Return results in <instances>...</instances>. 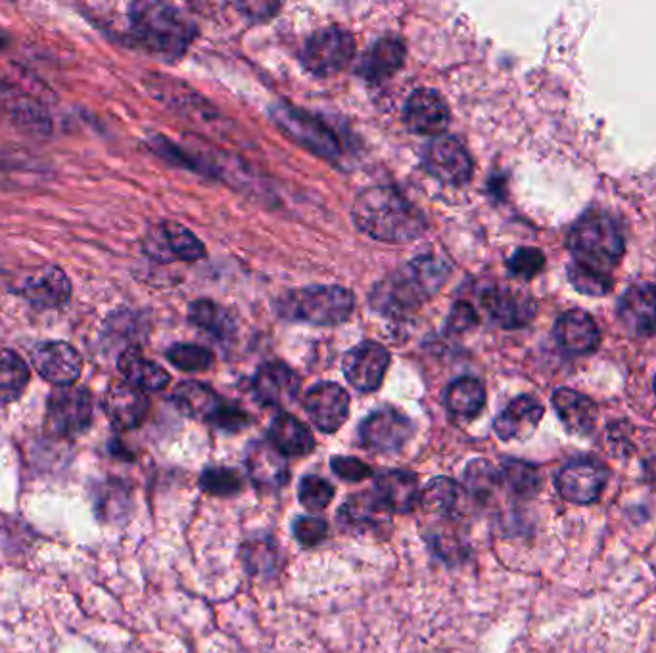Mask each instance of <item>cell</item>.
Listing matches in <instances>:
<instances>
[{
  "label": "cell",
  "mask_w": 656,
  "mask_h": 653,
  "mask_svg": "<svg viewBox=\"0 0 656 653\" xmlns=\"http://www.w3.org/2000/svg\"><path fill=\"white\" fill-rule=\"evenodd\" d=\"M105 28L129 47L163 60L181 58L196 36L189 16L166 2H131L121 23L106 21Z\"/></svg>",
  "instance_id": "6da1fadb"
},
{
  "label": "cell",
  "mask_w": 656,
  "mask_h": 653,
  "mask_svg": "<svg viewBox=\"0 0 656 653\" xmlns=\"http://www.w3.org/2000/svg\"><path fill=\"white\" fill-rule=\"evenodd\" d=\"M351 217L357 229L377 242H411L426 230L423 211L390 187L364 190L354 202Z\"/></svg>",
  "instance_id": "7a4b0ae2"
},
{
  "label": "cell",
  "mask_w": 656,
  "mask_h": 653,
  "mask_svg": "<svg viewBox=\"0 0 656 653\" xmlns=\"http://www.w3.org/2000/svg\"><path fill=\"white\" fill-rule=\"evenodd\" d=\"M449 277V264L438 255H420L378 282L370 295L372 309L385 317L401 319L440 292Z\"/></svg>",
  "instance_id": "3957f363"
},
{
  "label": "cell",
  "mask_w": 656,
  "mask_h": 653,
  "mask_svg": "<svg viewBox=\"0 0 656 653\" xmlns=\"http://www.w3.org/2000/svg\"><path fill=\"white\" fill-rule=\"evenodd\" d=\"M566 243L576 263L603 272L620 263L626 253V240L615 219L599 211H587L586 215L579 217L568 232Z\"/></svg>",
  "instance_id": "277c9868"
},
{
  "label": "cell",
  "mask_w": 656,
  "mask_h": 653,
  "mask_svg": "<svg viewBox=\"0 0 656 653\" xmlns=\"http://www.w3.org/2000/svg\"><path fill=\"white\" fill-rule=\"evenodd\" d=\"M354 305V295L342 285H314L280 298L277 311L282 319L308 322L315 326H336L349 319Z\"/></svg>",
  "instance_id": "5b68a950"
},
{
  "label": "cell",
  "mask_w": 656,
  "mask_h": 653,
  "mask_svg": "<svg viewBox=\"0 0 656 653\" xmlns=\"http://www.w3.org/2000/svg\"><path fill=\"white\" fill-rule=\"evenodd\" d=\"M271 119L280 131L288 134L294 142H298L309 152L321 155L325 160H336L342 148L336 140L332 131L322 125L319 119H315L311 113L304 112L300 108H294L290 104H275L271 108Z\"/></svg>",
  "instance_id": "8992f818"
},
{
  "label": "cell",
  "mask_w": 656,
  "mask_h": 653,
  "mask_svg": "<svg viewBox=\"0 0 656 653\" xmlns=\"http://www.w3.org/2000/svg\"><path fill=\"white\" fill-rule=\"evenodd\" d=\"M92 424V396L79 385L57 388L47 403V430L62 439L83 435Z\"/></svg>",
  "instance_id": "52a82bcc"
},
{
  "label": "cell",
  "mask_w": 656,
  "mask_h": 653,
  "mask_svg": "<svg viewBox=\"0 0 656 653\" xmlns=\"http://www.w3.org/2000/svg\"><path fill=\"white\" fill-rule=\"evenodd\" d=\"M356 54V41L348 29L327 28L309 37L301 62L309 73L317 77L335 76L342 71Z\"/></svg>",
  "instance_id": "ba28073f"
},
{
  "label": "cell",
  "mask_w": 656,
  "mask_h": 653,
  "mask_svg": "<svg viewBox=\"0 0 656 653\" xmlns=\"http://www.w3.org/2000/svg\"><path fill=\"white\" fill-rule=\"evenodd\" d=\"M145 251L148 258L160 263H171V261L195 263L206 255L203 243L187 227L173 221H163L148 230Z\"/></svg>",
  "instance_id": "9c48e42d"
},
{
  "label": "cell",
  "mask_w": 656,
  "mask_h": 653,
  "mask_svg": "<svg viewBox=\"0 0 656 653\" xmlns=\"http://www.w3.org/2000/svg\"><path fill=\"white\" fill-rule=\"evenodd\" d=\"M413 435L415 425L411 420L396 409L372 412L359 428L361 445L377 454L401 451Z\"/></svg>",
  "instance_id": "30bf717a"
},
{
  "label": "cell",
  "mask_w": 656,
  "mask_h": 653,
  "mask_svg": "<svg viewBox=\"0 0 656 653\" xmlns=\"http://www.w3.org/2000/svg\"><path fill=\"white\" fill-rule=\"evenodd\" d=\"M423 160L430 174L449 187H463L473 179L470 153L454 137H434L426 144Z\"/></svg>",
  "instance_id": "8fae6325"
},
{
  "label": "cell",
  "mask_w": 656,
  "mask_h": 653,
  "mask_svg": "<svg viewBox=\"0 0 656 653\" xmlns=\"http://www.w3.org/2000/svg\"><path fill=\"white\" fill-rule=\"evenodd\" d=\"M0 115L29 137L44 139L52 131L49 110L37 98L29 97L2 79H0Z\"/></svg>",
  "instance_id": "7c38bea8"
},
{
  "label": "cell",
  "mask_w": 656,
  "mask_h": 653,
  "mask_svg": "<svg viewBox=\"0 0 656 653\" xmlns=\"http://www.w3.org/2000/svg\"><path fill=\"white\" fill-rule=\"evenodd\" d=\"M607 485V470L592 459H576L560 468L555 486L574 504H594Z\"/></svg>",
  "instance_id": "4fadbf2b"
},
{
  "label": "cell",
  "mask_w": 656,
  "mask_h": 653,
  "mask_svg": "<svg viewBox=\"0 0 656 653\" xmlns=\"http://www.w3.org/2000/svg\"><path fill=\"white\" fill-rule=\"evenodd\" d=\"M37 372L58 388L76 385L83 374V359L78 349L66 341H44L31 351Z\"/></svg>",
  "instance_id": "5bb4252c"
},
{
  "label": "cell",
  "mask_w": 656,
  "mask_h": 653,
  "mask_svg": "<svg viewBox=\"0 0 656 653\" xmlns=\"http://www.w3.org/2000/svg\"><path fill=\"white\" fill-rule=\"evenodd\" d=\"M390 366V353L375 341H365L344 356V374L357 391L370 393L385 382Z\"/></svg>",
  "instance_id": "9a60e30c"
},
{
  "label": "cell",
  "mask_w": 656,
  "mask_h": 653,
  "mask_svg": "<svg viewBox=\"0 0 656 653\" xmlns=\"http://www.w3.org/2000/svg\"><path fill=\"white\" fill-rule=\"evenodd\" d=\"M309 420L322 433H336L348 420L349 395L338 383H319L304 399Z\"/></svg>",
  "instance_id": "2e32d148"
},
{
  "label": "cell",
  "mask_w": 656,
  "mask_h": 653,
  "mask_svg": "<svg viewBox=\"0 0 656 653\" xmlns=\"http://www.w3.org/2000/svg\"><path fill=\"white\" fill-rule=\"evenodd\" d=\"M484 309L503 328H523L536 317L538 305L528 293L507 285L489 288L483 295Z\"/></svg>",
  "instance_id": "e0dca14e"
},
{
  "label": "cell",
  "mask_w": 656,
  "mask_h": 653,
  "mask_svg": "<svg viewBox=\"0 0 656 653\" xmlns=\"http://www.w3.org/2000/svg\"><path fill=\"white\" fill-rule=\"evenodd\" d=\"M254 395L266 406L285 409L300 395V378L282 362H267L254 378Z\"/></svg>",
  "instance_id": "ac0fdd59"
},
{
  "label": "cell",
  "mask_w": 656,
  "mask_h": 653,
  "mask_svg": "<svg viewBox=\"0 0 656 653\" xmlns=\"http://www.w3.org/2000/svg\"><path fill=\"white\" fill-rule=\"evenodd\" d=\"M404 119L409 131L426 137H440L449 125V108L440 92L419 89L407 100Z\"/></svg>",
  "instance_id": "d6986e66"
},
{
  "label": "cell",
  "mask_w": 656,
  "mask_h": 653,
  "mask_svg": "<svg viewBox=\"0 0 656 653\" xmlns=\"http://www.w3.org/2000/svg\"><path fill=\"white\" fill-rule=\"evenodd\" d=\"M18 293L39 309H60L70 303L71 282L60 267L44 264L26 279Z\"/></svg>",
  "instance_id": "ffe728a7"
},
{
  "label": "cell",
  "mask_w": 656,
  "mask_h": 653,
  "mask_svg": "<svg viewBox=\"0 0 656 653\" xmlns=\"http://www.w3.org/2000/svg\"><path fill=\"white\" fill-rule=\"evenodd\" d=\"M105 411L116 430H135L147 420L150 401L142 391L127 382L112 383L106 391Z\"/></svg>",
  "instance_id": "44dd1931"
},
{
  "label": "cell",
  "mask_w": 656,
  "mask_h": 653,
  "mask_svg": "<svg viewBox=\"0 0 656 653\" xmlns=\"http://www.w3.org/2000/svg\"><path fill=\"white\" fill-rule=\"evenodd\" d=\"M372 493L390 514H409L420 502L419 478L407 470H386L378 473Z\"/></svg>",
  "instance_id": "7402d4cb"
},
{
  "label": "cell",
  "mask_w": 656,
  "mask_h": 653,
  "mask_svg": "<svg viewBox=\"0 0 656 653\" xmlns=\"http://www.w3.org/2000/svg\"><path fill=\"white\" fill-rule=\"evenodd\" d=\"M618 314L632 334L656 335V285H632L618 303Z\"/></svg>",
  "instance_id": "603a6c76"
},
{
  "label": "cell",
  "mask_w": 656,
  "mask_h": 653,
  "mask_svg": "<svg viewBox=\"0 0 656 653\" xmlns=\"http://www.w3.org/2000/svg\"><path fill=\"white\" fill-rule=\"evenodd\" d=\"M555 338L573 355H587L599 348L600 332L595 320L579 309L566 311L555 322Z\"/></svg>",
  "instance_id": "cb8c5ba5"
},
{
  "label": "cell",
  "mask_w": 656,
  "mask_h": 653,
  "mask_svg": "<svg viewBox=\"0 0 656 653\" xmlns=\"http://www.w3.org/2000/svg\"><path fill=\"white\" fill-rule=\"evenodd\" d=\"M544 418V406L536 396H517L505 411L496 418L494 431L501 441L528 439Z\"/></svg>",
  "instance_id": "d4e9b609"
},
{
  "label": "cell",
  "mask_w": 656,
  "mask_h": 653,
  "mask_svg": "<svg viewBox=\"0 0 656 653\" xmlns=\"http://www.w3.org/2000/svg\"><path fill=\"white\" fill-rule=\"evenodd\" d=\"M388 510H386L375 493H361L349 496V501L340 508L338 522L344 529L354 533H377L388 528Z\"/></svg>",
  "instance_id": "484cf974"
},
{
  "label": "cell",
  "mask_w": 656,
  "mask_h": 653,
  "mask_svg": "<svg viewBox=\"0 0 656 653\" xmlns=\"http://www.w3.org/2000/svg\"><path fill=\"white\" fill-rule=\"evenodd\" d=\"M553 406L559 414L560 422L573 435H589L594 433L599 411L597 404L589 396L582 395L574 390H557L553 393Z\"/></svg>",
  "instance_id": "4316f807"
},
{
  "label": "cell",
  "mask_w": 656,
  "mask_h": 653,
  "mask_svg": "<svg viewBox=\"0 0 656 653\" xmlns=\"http://www.w3.org/2000/svg\"><path fill=\"white\" fill-rule=\"evenodd\" d=\"M404 60H406L404 42L394 37H385L375 42L369 52L361 58V62L357 66V73L370 83H380L401 70Z\"/></svg>",
  "instance_id": "83f0119b"
},
{
  "label": "cell",
  "mask_w": 656,
  "mask_h": 653,
  "mask_svg": "<svg viewBox=\"0 0 656 653\" xmlns=\"http://www.w3.org/2000/svg\"><path fill=\"white\" fill-rule=\"evenodd\" d=\"M118 366L126 382L142 393L166 390L171 382L168 370L147 359L137 348L126 349L119 356Z\"/></svg>",
  "instance_id": "f1b7e54d"
},
{
  "label": "cell",
  "mask_w": 656,
  "mask_h": 653,
  "mask_svg": "<svg viewBox=\"0 0 656 653\" xmlns=\"http://www.w3.org/2000/svg\"><path fill=\"white\" fill-rule=\"evenodd\" d=\"M246 464H248L251 480L259 486L279 489L287 485L290 478L285 456L275 446L267 445L264 441H258L248 449Z\"/></svg>",
  "instance_id": "f546056e"
},
{
  "label": "cell",
  "mask_w": 656,
  "mask_h": 653,
  "mask_svg": "<svg viewBox=\"0 0 656 653\" xmlns=\"http://www.w3.org/2000/svg\"><path fill=\"white\" fill-rule=\"evenodd\" d=\"M269 441L282 456H306L315 449L314 433L292 414H280L272 420Z\"/></svg>",
  "instance_id": "4dcf8cb0"
},
{
  "label": "cell",
  "mask_w": 656,
  "mask_h": 653,
  "mask_svg": "<svg viewBox=\"0 0 656 653\" xmlns=\"http://www.w3.org/2000/svg\"><path fill=\"white\" fill-rule=\"evenodd\" d=\"M173 401L187 416L213 424L225 403L216 391L200 382H182L173 393Z\"/></svg>",
  "instance_id": "1f68e13d"
},
{
  "label": "cell",
  "mask_w": 656,
  "mask_h": 653,
  "mask_svg": "<svg viewBox=\"0 0 656 653\" xmlns=\"http://www.w3.org/2000/svg\"><path fill=\"white\" fill-rule=\"evenodd\" d=\"M486 404V390L483 382L476 378H459L455 380L446 393L447 411L451 416L461 418V420H473L483 412Z\"/></svg>",
  "instance_id": "d6a6232c"
},
{
  "label": "cell",
  "mask_w": 656,
  "mask_h": 653,
  "mask_svg": "<svg viewBox=\"0 0 656 653\" xmlns=\"http://www.w3.org/2000/svg\"><path fill=\"white\" fill-rule=\"evenodd\" d=\"M29 383L28 362L10 349H0V403L18 401Z\"/></svg>",
  "instance_id": "836d02e7"
},
{
  "label": "cell",
  "mask_w": 656,
  "mask_h": 653,
  "mask_svg": "<svg viewBox=\"0 0 656 653\" xmlns=\"http://www.w3.org/2000/svg\"><path fill=\"white\" fill-rule=\"evenodd\" d=\"M42 169V163L26 152L0 150V184L29 187L31 182L41 179Z\"/></svg>",
  "instance_id": "e575fe53"
},
{
  "label": "cell",
  "mask_w": 656,
  "mask_h": 653,
  "mask_svg": "<svg viewBox=\"0 0 656 653\" xmlns=\"http://www.w3.org/2000/svg\"><path fill=\"white\" fill-rule=\"evenodd\" d=\"M189 319L196 328H200L203 332H210L219 340L231 335L235 330L231 314L227 313L223 307H219L208 299H200L190 305Z\"/></svg>",
  "instance_id": "d590c367"
},
{
  "label": "cell",
  "mask_w": 656,
  "mask_h": 653,
  "mask_svg": "<svg viewBox=\"0 0 656 653\" xmlns=\"http://www.w3.org/2000/svg\"><path fill=\"white\" fill-rule=\"evenodd\" d=\"M461 489L449 478H436L425 486L420 493V504L430 514H454L455 508L459 506Z\"/></svg>",
  "instance_id": "8d00e7d4"
},
{
  "label": "cell",
  "mask_w": 656,
  "mask_h": 653,
  "mask_svg": "<svg viewBox=\"0 0 656 653\" xmlns=\"http://www.w3.org/2000/svg\"><path fill=\"white\" fill-rule=\"evenodd\" d=\"M501 478L505 485L523 499L536 496L541 489V478H539L538 470L523 460H505L501 464Z\"/></svg>",
  "instance_id": "74e56055"
},
{
  "label": "cell",
  "mask_w": 656,
  "mask_h": 653,
  "mask_svg": "<svg viewBox=\"0 0 656 653\" xmlns=\"http://www.w3.org/2000/svg\"><path fill=\"white\" fill-rule=\"evenodd\" d=\"M568 280L579 293L595 295V298L607 295L615 285V280L608 277V272L597 271L594 267L576 263V261L568 264Z\"/></svg>",
  "instance_id": "f35d334b"
},
{
  "label": "cell",
  "mask_w": 656,
  "mask_h": 653,
  "mask_svg": "<svg viewBox=\"0 0 656 653\" xmlns=\"http://www.w3.org/2000/svg\"><path fill=\"white\" fill-rule=\"evenodd\" d=\"M499 485V473L488 460H473L465 470V486L476 499H488Z\"/></svg>",
  "instance_id": "ab89813d"
},
{
  "label": "cell",
  "mask_w": 656,
  "mask_h": 653,
  "mask_svg": "<svg viewBox=\"0 0 656 653\" xmlns=\"http://www.w3.org/2000/svg\"><path fill=\"white\" fill-rule=\"evenodd\" d=\"M200 489L213 496H235L242 491V478L231 468H208L200 475Z\"/></svg>",
  "instance_id": "60d3db41"
},
{
  "label": "cell",
  "mask_w": 656,
  "mask_h": 653,
  "mask_svg": "<svg viewBox=\"0 0 656 653\" xmlns=\"http://www.w3.org/2000/svg\"><path fill=\"white\" fill-rule=\"evenodd\" d=\"M168 361L185 372H202L213 364L210 349L192 345V343H177L169 348Z\"/></svg>",
  "instance_id": "b9f144b4"
},
{
  "label": "cell",
  "mask_w": 656,
  "mask_h": 653,
  "mask_svg": "<svg viewBox=\"0 0 656 653\" xmlns=\"http://www.w3.org/2000/svg\"><path fill=\"white\" fill-rule=\"evenodd\" d=\"M298 499L309 512H322L335 499V486L319 475H306L300 481Z\"/></svg>",
  "instance_id": "7bdbcfd3"
},
{
  "label": "cell",
  "mask_w": 656,
  "mask_h": 653,
  "mask_svg": "<svg viewBox=\"0 0 656 653\" xmlns=\"http://www.w3.org/2000/svg\"><path fill=\"white\" fill-rule=\"evenodd\" d=\"M545 255L538 248H520L509 259V272L518 279L531 280L544 271Z\"/></svg>",
  "instance_id": "ee69618b"
},
{
  "label": "cell",
  "mask_w": 656,
  "mask_h": 653,
  "mask_svg": "<svg viewBox=\"0 0 656 653\" xmlns=\"http://www.w3.org/2000/svg\"><path fill=\"white\" fill-rule=\"evenodd\" d=\"M294 536L298 539L301 546L311 549L317 546L319 542L327 539L328 525L321 518H314V515H300L298 520H294Z\"/></svg>",
  "instance_id": "f6af8a7d"
},
{
  "label": "cell",
  "mask_w": 656,
  "mask_h": 653,
  "mask_svg": "<svg viewBox=\"0 0 656 653\" xmlns=\"http://www.w3.org/2000/svg\"><path fill=\"white\" fill-rule=\"evenodd\" d=\"M330 466H332V472L340 480L351 481V483H359V481L367 480L372 475V470L365 462L354 459V456H335V459L330 460Z\"/></svg>",
  "instance_id": "bcb514c9"
},
{
  "label": "cell",
  "mask_w": 656,
  "mask_h": 653,
  "mask_svg": "<svg viewBox=\"0 0 656 653\" xmlns=\"http://www.w3.org/2000/svg\"><path fill=\"white\" fill-rule=\"evenodd\" d=\"M476 324H478V314H476L475 309L465 301H459V303H455L451 313L447 317L446 330L451 334H465L468 330H473Z\"/></svg>",
  "instance_id": "7dc6e473"
},
{
  "label": "cell",
  "mask_w": 656,
  "mask_h": 653,
  "mask_svg": "<svg viewBox=\"0 0 656 653\" xmlns=\"http://www.w3.org/2000/svg\"><path fill=\"white\" fill-rule=\"evenodd\" d=\"M645 472H647V478H649L650 483H653V486L656 489V454H653V456L647 460Z\"/></svg>",
  "instance_id": "c3c4849f"
},
{
  "label": "cell",
  "mask_w": 656,
  "mask_h": 653,
  "mask_svg": "<svg viewBox=\"0 0 656 653\" xmlns=\"http://www.w3.org/2000/svg\"><path fill=\"white\" fill-rule=\"evenodd\" d=\"M8 42H10V39H8L7 33L0 29V50L7 49Z\"/></svg>",
  "instance_id": "681fc988"
},
{
  "label": "cell",
  "mask_w": 656,
  "mask_h": 653,
  "mask_svg": "<svg viewBox=\"0 0 656 653\" xmlns=\"http://www.w3.org/2000/svg\"><path fill=\"white\" fill-rule=\"evenodd\" d=\"M655 391H656V380H655Z\"/></svg>",
  "instance_id": "f907efd6"
}]
</instances>
